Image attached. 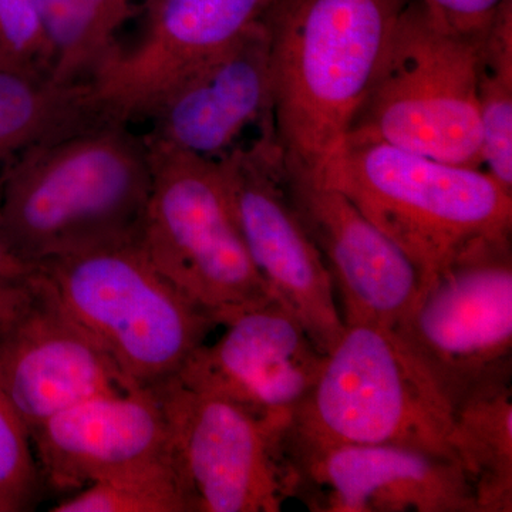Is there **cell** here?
Masks as SVG:
<instances>
[{"label": "cell", "instance_id": "cell-1", "mask_svg": "<svg viewBox=\"0 0 512 512\" xmlns=\"http://www.w3.org/2000/svg\"><path fill=\"white\" fill-rule=\"evenodd\" d=\"M144 137L104 121L20 153L0 184V238L35 265L136 235L150 192Z\"/></svg>", "mask_w": 512, "mask_h": 512}, {"label": "cell", "instance_id": "cell-2", "mask_svg": "<svg viewBox=\"0 0 512 512\" xmlns=\"http://www.w3.org/2000/svg\"><path fill=\"white\" fill-rule=\"evenodd\" d=\"M410 0H279L271 30L274 137L318 175L342 146Z\"/></svg>", "mask_w": 512, "mask_h": 512}, {"label": "cell", "instance_id": "cell-3", "mask_svg": "<svg viewBox=\"0 0 512 512\" xmlns=\"http://www.w3.org/2000/svg\"><path fill=\"white\" fill-rule=\"evenodd\" d=\"M313 177L345 194L412 259L423 282L471 249L511 241L512 194L483 168L345 140Z\"/></svg>", "mask_w": 512, "mask_h": 512}, {"label": "cell", "instance_id": "cell-4", "mask_svg": "<svg viewBox=\"0 0 512 512\" xmlns=\"http://www.w3.org/2000/svg\"><path fill=\"white\" fill-rule=\"evenodd\" d=\"M26 266L131 390L174 379L218 326L158 271L136 235Z\"/></svg>", "mask_w": 512, "mask_h": 512}, {"label": "cell", "instance_id": "cell-5", "mask_svg": "<svg viewBox=\"0 0 512 512\" xmlns=\"http://www.w3.org/2000/svg\"><path fill=\"white\" fill-rule=\"evenodd\" d=\"M483 33L448 28L424 0H410L345 140L380 141L483 168L477 99Z\"/></svg>", "mask_w": 512, "mask_h": 512}, {"label": "cell", "instance_id": "cell-6", "mask_svg": "<svg viewBox=\"0 0 512 512\" xmlns=\"http://www.w3.org/2000/svg\"><path fill=\"white\" fill-rule=\"evenodd\" d=\"M451 410L392 329L345 326L296 409L289 437L301 446L397 444L456 461Z\"/></svg>", "mask_w": 512, "mask_h": 512}, {"label": "cell", "instance_id": "cell-7", "mask_svg": "<svg viewBox=\"0 0 512 512\" xmlns=\"http://www.w3.org/2000/svg\"><path fill=\"white\" fill-rule=\"evenodd\" d=\"M151 184L136 239L218 326L272 298L242 241L217 164L144 137Z\"/></svg>", "mask_w": 512, "mask_h": 512}, {"label": "cell", "instance_id": "cell-8", "mask_svg": "<svg viewBox=\"0 0 512 512\" xmlns=\"http://www.w3.org/2000/svg\"><path fill=\"white\" fill-rule=\"evenodd\" d=\"M392 330L451 410L511 383V241L471 249L424 281Z\"/></svg>", "mask_w": 512, "mask_h": 512}, {"label": "cell", "instance_id": "cell-9", "mask_svg": "<svg viewBox=\"0 0 512 512\" xmlns=\"http://www.w3.org/2000/svg\"><path fill=\"white\" fill-rule=\"evenodd\" d=\"M192 512H279L298 494L289 426L198 392L156 387Z\"/></svg>", "mask_w": 512, "mask_h": 512}, {"label": "cell", "instance_id": "cell-10", "mask_svg": "<svg viewBox=\"0 0 512 512\" xmlns=\"http://www.w3.org/2000/svg\"><path fill=\"white\" fill-rule=\"evenodd\" d=\"M214 161L256 272L328 353L345 323L325 262L289 198L275 138L256 137Z\"/></svg>", "mask_w": 512, "mask_h": 512}, {"label": "cell", "instance_id": "cell-11", "mask_svg": "<svg viewBox=\"0 0 512 512\" xmlns=\"http://www.w3.org/2000/svg\"><path fill=\"white\" fill-rule=\"evenodd\" d=\"M0 390L32 433L73 404L131 389L35 269L16 264L0 281Z\"/></svg>", "mask_w": 512, "mask_h": 512}, {"label": "cell", "instance_id": "cell-12", "mask_svg": "<svg viewBox=\"0 0 512 512\" xmlns=\"http://www.w3.org/2000/svg\"><path fill=\"white\" fill-rule=\"evenodd\" d=\"M279 0H151L146 29L116 49L87 83L104 119H147L174 84L265 22Z\"/></svg>", "mask_w": 512, "mask_h": 512}, {"label": "cell", "instance_id": "cell-13", "mask_svg": "<svg viewBox=\"0 0 512 512\" xmlns=\"http://www.w3.org/2000/svg\"><path fill=\"white\" fill-rule=\"evenodd\" d=\"M220 339L195 350L174 379L279 424H292L326 353L282 303L269 299L222 323Z\"/></svg>", "mask_w": 512, "mask_h": 512}, {"label": "cell", "instance_id": "cell-14", "mask_svg": "<svg viewBox=\"0 0 512 512\" xmlns=\"http://www.w3.org/2000/svg\"><path fill=\"white\" fill-rule=\"evenodd\" d=\"M284 174L299 220L328 269L345 326L393 329L419 295L420 269L345 194L285 163Z\"/></svg>", "mask_w": 512, "mask_h": 512}, {"label": "cell", "instance_id": "cell-15", "mask_svg": "<svg viewBox=\"0 0 512 512\" xmlns=\"http://www.w3.org/2000/svg\"><path fill=\"white\" fill-rule=\"evenodd\" d=\"M291 448L296 498L313 512H477L473 488L451 458L397 444L291 440Z\"/></svg>", "mask_w": 512, "mask_h": 512}, {"label": "cell", "instance_id": "cell-16", "mask_svg": "<svg viewBox=\"0 0 512 512\" xmlns=\"http://www.w3.org/2000/svg\"><path fill=\"white\" fill-rule=\"evenodd\" d=\"M30 437L43 485L59 494L138 471L178 467L154 389L90 397L53 414Z\"/></svg>", "mask_w": 512, "mask_h": 512}, {"label": "cell", "instance_id": "cell-17", "mask_svg": "<svg viewBox=\"0 0 512 512\" xmlns=\"http://www.w3.org/2000/svg\"><path fill=\"white\" fill-rule=\"evenodd\" d=\"M147 119V137L210 160L242 146L249 128L274 134L268 19L174 84Z\"/></svg>", "mask_w": 512, "mask_h": 512}, {"label": "cell", "instance_id": "cell-18", "mask_svg": "<svg viewBox=\"0 0 512 512\" xmlns=\"http://www.w3.org/2000/svg\"><path fill=\"white\" fill-rule=\"evenodd\" d=\"M104 121L89 83L0 67V161Z\"/></svg>", "mask_w": 512, "mask_h": 512}, {"label": "cell", "instance_id": "cell-19", "mask_svg": "<svg viewBox=\"0 0 512 512\" xmlns=\"http://www.w3.org/2000/svg\"><path fill=\"white\" fill-rule=\"evenodd\" d=\"M448 446L473 488L477 512L512 511V383L453 410Z\"/></svg>", "mask_w": 512, "mask_h": 512}, {"label": "cell", "instance_id": "cell-20", "mask_svg": "<svg viewBox=\"0 0 512 512\" xmlns=\"http://www.w3.org/2000/svg\"><path fill=\"white\" fill-rule=\"evenodd\" d=\"M52 47V79L84 83L117 47L124 25L151 0H36Z\"/></svg>", "mask_w": 512, "mask_h": 512}, {"label": "cell", "instance_id": "cell-21", "mask_svg": "<svg viewBox=\"0 0 512 512\" xmlns=\"http://www.w3.org/2000/svg\"><path fill=\"white\" fill-rule=\"evenodd\" d=\"M477 99L483 167L512 194V0H503L481 36Z\"/></svg>", "mask_w": 512, "mask_h": 512}, {"label": "cell", "instance_id": "cell-22", "mask_svg": "<svg viewBox=\"0 0 512 512\" xmlns=\"http://www.w3.org/2000/svg\"><path fill=\"white\" fill-rule=\"evenodd\" d=\"M52 512H192L178 467L138 471L67 494Z\"/></svg>", "mask_w": 512, "mask_h": 512}, {"label": "cell", "instance_id": "cell-23", "mask_svg": "<svg viewBox=\"0 0 512 512\" xmlns=\"http://www.w3.org/2000/svg\"><path fill=\"white\" fill-rule=\"evenodd\" d=\"M43 488L28 427L0 390V512L33 510Z\"/></svg>", "mask_w": 512, "mask_h": 512}, {"label": "cell", "instance_id": "cell-24", "mask_svg": "<svg viewBox=\"0 0 512 512\" xmlns=\"http://www.w3.org/2000/svg\"><path fill=\"white\" fill-rule=\"evenodd\" d=\"M52 66L36 0H0V67L50 76Z\"/></svg>", "mask_w": 512, "mask_h": 512}, {"label": "cell", "instance_id": "cell-25", "mask_svg": "<svg viewBox=\"0 0 512 512\" xmlns=\"http://www.w3.org/2000/svg\"><path fill=\"white\" fill-rule=\"evenodd\" d=\"M448 28L461 33L484 32L503 0H424Z\"/></svg>", "mask_w": 512, "mask_h": 512}, {"label": "cell", "instance_id": "cell-26", "mask_svg": "<svg viewBox=\"0 0 512 512\" xmlns=\"http://www.w3.org/2000/svg\"><path fill=\"white\" fill-rule=\"evenodd\" d=\"M16 264H18V262L9 255L8 249H6L2 238H0V281H2L3 276L8 274L10 269Z\"/></svg>", "mask_w": 512, "mask_h": 512}]
</instances>
